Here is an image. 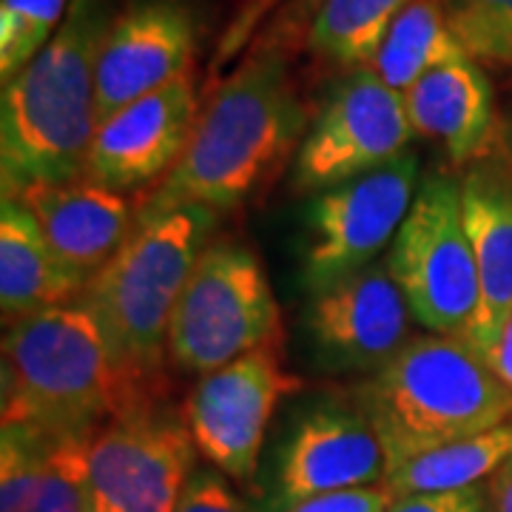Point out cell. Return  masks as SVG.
I'll return each mask as SVG.
<instances>
[{
  "instance_id": "1",
  "label": "cell",
  "mask_w": 512,
  "mask_h": 512,
  "mask_svg": "<svg viewBox=\"0 0 512 512\" xmlns=\"http://www.w3.org/2000/svg\"><path fill=\"white\" fill-rule=\"evenodd\" d=\"M305 106L285 55L256 52L222 83L200 111L180 163L148 191L140 217L171 208L202 205L211 211L237 208L305 134Z\"/></svg>"
},
{
  "instance_id": "2",
  "label": "cell",
  "mask_w": 512,
  "mask_h": 512,
  "mask_svg": "<svg viewBox=\"0 0 512 512\" xmlns=\"http://www.w3.org/2000/svg\"><path fill=\"white\" fill-rule=\"evenodd\" d=\"M111 20L106 0H72L49 46L3 83V200L86 174L97 131V57Z\"/></svg>"
},
{
  "instance_id": "3",
  "label": "cell",
  "mask_w": 512,
  "mask_h": 512,
  "mask_svg": "<svg viewBox=\"0 0 512 512\" xmlns=\"http://www.w3.org/2000/svg\"><path fill=\"white\" fill-rule=\"evenodd\" d=\"M217 217L202 205L137 217L126 245L77 296L103 330L128 404L165 399L168 325Z\"/></svg>"
},
{
  "instance_id": "4",
  "label": "cell",
  "mask_w": 512,
  "mask_h": 512,
  "mask_svg": "<svg viewBox=\"0 0 512 512\" xmlns=\"http://www.w3.org/2000/svg\"><path fill=\"white\" fill-rule=\"evenodd\" d=\"M359 410L382 441L390 473L510 421L512 390L467 339L427 333L359 387Z\"/></svg>"
},
{
  "instance_id": "5",
  "label": "cell",
  "mask_w": 512,
  "mask_h": 512,
  "mask_svg": "<svg viewBox=\"0 0 512 512\" xmlns=\"http://www.w3.org/2000/svg\"><path fill=\"white\" fill-rule=\"evenodd\" d=\"M126 404L103 330L77 299L6 325L3 424L97 436Z\"/></svg>"
},
{
  "instance_id": "6",
  "label": "cell",
  "mask_w": 512,
  "mask_h": 512,
  "mask_svg": "<svg viewBox=\"0 0 512 512\" xmlns=\"http://www.w3.org/2000/svg\"><path fill=\"white\" fill-rule=\"evenodd\" d=\"M282 313L254 251L211 242L185 282L168 325V362L205 376L256 350H279Z\"/></svg>"
},
{
  "instance_id": "7",
  "label": "cell",
  "mask_w": 512,
  "mask_h": 512,
  "mask_svg": "<svg viewBox=\"0 0 512 512\" xmlns=\"http://www.w3.org/2000/svg\"><path fill=\"white\" fill-rule=\"evenodd\" d=\"M387 262L421 328L467 339L481 291L458 180L433 174L419 185Z\"/></svg>"
},
{
  "instance_id": "8",
  "label": "cell",
  "mask_w": 512,
  "mask_h": 512,
  "mask_svg": "<svg viewBox=\"0 0 512 512\" xmlns=\"http://www.w3.org/2000/svg\"><path fill=\"white\" fill-rule=\"evenodd\" d=\"M194 453L183 410L165 399L128 404L92 439L89 512H174Z\"/></svg>"
},
{
  "instance_id": "9",
  "label": "cell",
  "mask_w": 512,
  "mask_h": 512,
  "mask_svg": "<svg viewBox=\"0 0 512 512\" xmlns=\"http://www.w3.org/2000/svg\"><path fill=\"white\" fill-rule=\"evenodd\" d=\"M419 191V157L404 151L376 171L316 194L302 279L311 293L336 285L382 259Z\"/></svg>"
},
{
  "instance_id": "10",
  "label": "cell",
  "mask_w": 512,
  "mask_h": 512,
  "mask_svg": "<svg viewBox=\"0 0 512 512\" xmlns=\"http://www.w3.org/2000/svg\"><path fill=\"white\" fill-rule=\"evenodd\" d=\"M410 140L413 126L402 94L393 92L370 66L353 69L308 128L296 154L293 185L319 194L348 183L396 160Z\"/></svg>"
},
{
  "instance_id": "11",
  "label": "cell",
  "mask_w": 512,
  "mask_h": 512,
  "mask_svg": "<svg viewBox=\"0 0 512 512\" xmlns=\"http://www.w3.org/2000/svg\"><path fill=\"white\" fill-rule=\"evenodd\" d=\"M296 384L282 370L279 350L274 348L248 353L200 376L183 404V419L197 453L237 484L254 481L276 404Z\"/></svg>"
},
{
  "instance_id": "12",
  "label": "cell",
  "mask_w": 512,
  "mask_h": 512,
  "mask_svg": "<svg viewBox=\"0 0 512 512\" xmlns=\"http://www.w3.org/2000/svg\"><path fill=\"white\" fill-rule=\"evenodd\" d=\"M197 117L194 80L183 74L100 120L83 177L117 194L154 191L180 163Z\"/></svg>"
},
{
  "instance_id": "13",
  "label": "cell",
  "mask_w": 512,
  "mask_h": 512,
  "mask_svg": "<svg viewBox=\"0 0 512 512\" xmlns=\"http://www.w3.org/2000/svg\"><path fill=\"white\" fill-rule=\"evenodd\" d=\"M413 311L387 256L313 293L308 328L333 367L379 370L410 342Z\"/></svg>"
},
{
  "instance_id": "14",
  "label": "cell",
  "mask_w": 512,
  "mask_h": 512,
  "mask_svg": "<svg viewBox=\"0 0 512 512\" xmlns=\"http://www.w3.org/2000/svg\"><path fill=\"white\" fill-rule=\"evenodd\" d=\"M194 20L177 0H143L111 20L97 57V126L188 74Z\"/></svg>"
},
{
  "instance_id": "15",
  "label": "cell",
  "mask_w": 512,
  "mask_h": 512,
  "mask_svg": "<svg viewBox=\"0 0 512 512\" xmlns=\"http://www.w3.org/2000/svg\"><path fill=\"white\" fill-rule=\"evenodd\" d=\"M387 473L382 441L367 416L345 407H322L299 421L282 450L276 473V507L339 490L382 484Z\"/></svg>"
},
{
  "instance_id": "16",
  "label": "cell",
  "mask_w": 512,
  "mask_h": 512,
  "mask_svg": "<svg viewBox=\"0 0 512 512\" xmlns=\"http://www.w3.org/2000/svg\"><path fill=\"white\" fill-rule=\"evenodd\" d=\"M18 200L32 211L60 265L83 285H89L126 245L140 217V208H134L126 194L86 177L35 185Z\"/></svg>"
},
{
  "instance_id": "17",
  "label": "cell",
  "mask_w": 512,
  "mask_h": 512,
  "mask_svg": "<svg viewBox=\"0 0 512 512\" xmlns=\"http://www.w3.org/2000/svg\"><path fill=\"white\" fill-rule=\"evenodd\" d=\"M458 183L481 291L467 342L487 359L512 311V165L484 157Z\"/></svg>"
},
{
  "instance_id": "18",
  "label": "cell",
  "mask_w": 512,
  "mask_h": 512,
  "mask_svg": "<svg viewBox=\"0 0 512 512\" xmlns=\"http://www.w3.org/2000/svg\"><path fill=\"white\" fill-rule=\"evenodd\" d=\"M92 439L3 424L0 512H89Z\"/></svg>"
},
{
  "instance_id": "19",
  "label": "cell",
  "mask_w": 512,
  "mask_h": 512,
  "mask_svg": "<svg viewBox=\"0 0 512 512\" xmlns=\"http://www.w3.org/2000/svg\"><path fill=\"white\" fill-rule=\"evenodd\" d=\"M402 97L413 134L439 140L456 165L484 160L495 137V97L476 57L444 63Z\"/></svg>"
},
{
  "instance_id": "20",
  "label": "cell",
  "mask_w": 512,
  "mask_h": 512,
  "mask_svg": "<svg viewBox=\"0 0 512 512\" xmlns=\"http://www.w3.org/2000/svg\"><path fill=\"white\" fill-rule=\"evenodd\" d=\"M83 282L52 254L32 211L20 200H3L0 208V311L12 325L32 313L74 302Z\"/></svg>"
},
{
  "instance_id": "21",
  "label": "cell",
  "mask_w": 512,
  "mask_h": 512,
  "mask_svg": "<svg viewBox=\"0 0 512 512\" xmlns=\"http://www.w3.org/2000/svg\"><path fill=\"white\" fill-rule=\"evenodd\" d=\"M512 458V419L470 439L453 441L407 461L384 476L393 498L410 493H444L487 484Z\"/></svg>"
},
{
  "instance_id": "22",
  "label": "cell",
  "mask_w": 512,
  "mask_h": 512,
  "mask_svg": "<svg viewBox=\"0 0 512 512\" xmlns=\"http://www.w3.org/2000/svg\"><path fill=\"white\" fill-rule=\"evenodd\" d=\"M467 57L439 0H413L384 37L370 69L393 92L404 94L416 80L444 63Z\"/></svg>"
},
{
  "instance_id": "23",
  "label": "cell",
  "mask_w": 512,
  "mask_h": 512,
  "mask_svg": "<svg viewBox=\"0 0 512 512\" xmlns=\"http://www.w3.org/2000/svg\"><path fill=\"white\" fill-rule=\"evenodd\" d=\"M413 0H322L311 15L308 43L316 55L348 69H367L390 26Z\"/></svg>"
},
{
  "instance_id": "24",
  "label": "cell",
  "mask_w": 512,
  "mask_h": 512,
  "mask_svg": "<svg viewBox=\"0 0 512 512\" xmlns=\"http://www.w3.org/2000/svg\"><path fill=\"white\" fill-rule=\"evenodd\" d=\"M72 0H0V77L12 80L63 26Z\"/></svg>"
},
{
  "instance_id": "25",
  "label": "cell",
  "mask_w": 512,
  "mask_h": 512,
  "mask_svg": "<svg viewBox=\"0 0 512 512\" xmlns=\"http://www.w3.org/2000/svg\"><path fill=\"white\" fill-rule=\"evenodd\" d=\"M467 55L512 66V0H439Z\"/></svg>"
},
{
  "instance_id": "26",
  "label": "cell",
  "mask_w": 512,
  "mask_h": 512,
  "mask_svg": "<svg viewBox=\"0 0 512 512\" xmlns=\"http://www.w3.org/2000/svg\"><path fill=\"white\" fill-rule=\"evenodd\" d=\"M174 512H251V507L239 498L225 473L202 467L188 476Z\"/></svg>"
},
{
  "instance_id": "27",
  "label": "cell",
  "mask_w": 512,
  "mask_h": 512,
  "mask_svg": "<svg viewBox=\"0 0 512 512\" xmlns=\"http://www.w3.org/2000/svg\"><path fill=\"white\" fill-rule=\"evenodd\" d=\"M387 512H490L487 484L444 493H410L393 498Z\"/></svg>"
},
{
  "instance_id": "28",
  "label": "cell",
  "mask_w": 512,
  "mask_h": 512,
  "mask_svg": "<svg viewBox=\"0 0 512 512\" xmlns=\"http://www.w3.org/2000/svg\"><path fill=\"white\" fill-rule=\"evenodd\" d=\"M393 504V493L387 484H370V487H356V490H339V493H325L308 498L296 504L288 512H387Z\"/></svg>"
},
{
  "instance_id": "29",
  "label": "cell",
  "mask_w": 512,
  "mask_h": 512,
  "mask_svg": "<svg viewBox=\"0 0 512 512\" xmlns=\"http://www.w3.org/2000/svg\"><path fill=\"white\" fill-rule=\"evenodd\" d=\"M487 362L495 370V376L512 390V311L495 339L493 350L487 353Z\"/></svg>"
},
{
  "instance_id": "30",
  "label": "cell",
  "mask_w": 512,
  "mask_h": 512,
  "mask_svg": "<svg viewBox=\"0 0 512 512\" xmlns=\"http://www.w3.org/2000/svg\"><path fill=\"white\" fill-rule=\"evenodd\" d=\"M490 512H512V458L487 481Z\"/></svg>"
},
{
  "instance_id": "31",
  "label": "cell",
  "mask_w": 512,
  "mask_h": 512,
  "mask_svg": "<svg viewBox=\"0 0 512 512\" xmlns=\"http://www.w3.org/2000/svg\"><path fill=\"white\" fill-rule=\"evenodd\" d=\"M319 3H322V0H299V9H302V12H311L313 15Z\"/></svg>"
}]
</instances>
